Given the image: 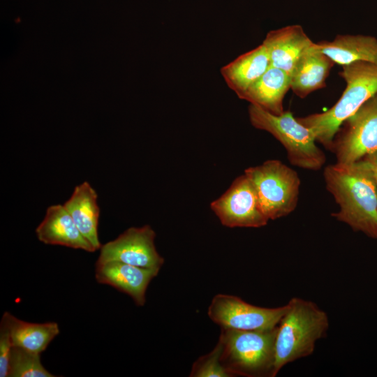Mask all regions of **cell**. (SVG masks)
I'll use <instances>...</instances> for the list:
<instances>
[{"mask_svg": "<svg viewBox=\"0 0 377 377\" xmlns=\"http://www.w3.org/2000/svg\"><path fill=\"white\" fill-rule=\"evenodd\" d=\"M323 177L339 207L332 216L353 230L377 239V185L367 161L362 158L329 165Z\"/></svg>", "mask_w": 377, "mask_h": 377, "instance_id": "6da1fadb", "label": "cell"}, {"mask_svg": "<svg viewBox=\"0 0 377 377\" xmlns=\"http://www.w3.org/2000/svg\"><path fill=\"white\" fill-rule=\"evenodd\" d=\"M276 327L272 377L286 364L311 355L329 329L327 313L314 302L292 297Z\"/></svg>", "mask_w": 377, "mask_h": 377, "instance_id": "7a4b0ae2", "label": "cell"}, {"mask_svg": "<svg viewBox=\"0 0 377 377\" xmlns=\"http://www.w3.org/2000/svg\"><path fill=\"white\" fill-rule=\"evenodd\" d=\"M341 66L339 75L346 86L338 101L325 112L297 118L330 150L342 124L377 94V66L358 61Z\"/></svg>", "mask_w": 377, "mask_h": 377, "instance_id": "3957f363", "label": "cell"}, {"mask_svg": "<svg viewBox=\"0 0 377 377\" xmlns=\"http://www.w3.org/2000/svg\"><path fill=\"white\" fill-rule=\"evenodd\" d=\"M276 327L259 331L221 328V359L232 376L272 377Z\"/></svg>", "mask_w": 377, "mask_h": 377, "instance_id": "277c9868", "label": "cell"}, {"mask_svg": "<svg viewBox=\"0 0 377 377\" xmlns=\"http://www.w3.org/2000/svg\"><path fill=\"white\" fill-rule=\"evenodd\" d=\"M248 112L253 127L269 133L285 147L292 165L310 170L323 168L326 157L316 145L314 134L295 118L290 110L276 115L250 104Z\"/></svg>", "mask_w": 377, "mask_h": 377, "instance_id": "5b68a950", "label": "cell"}, {"mask_svg": "<svg viewBox=\"0 0 377 377\" xmlns=\"http://www.w3.org/2000/svg\"><path fill=\"white\" fill-rule=\"evenodd\" d=\"M244 174L253 186L269 220L286 216L295 210L301 182L293 169L279 160H267L248 168Z\"/></svg>", "mask_w": 377, "mask_h": 377, "instance_id": "8992f818", "label": "cell"}, {"mask_svg": "<svg viewBox=\"0 0 377 377\" xmlns=\"http://www.w3.org/2000/svg\"><path fill=\"white\" fill-rule=\"evenodd\" d=\"M337 163L350 164L377 153V94L340 126L332 149Z\"/></svg>", "mask_w": 377, "mask_h": 377, "instance_id": "52a82bcc", "label": "cell"}, {"mask_svg": "<svg viewBox=\"0 0 377 377\" xmlns=\"http://www.w3.org/2000/svg\"><path fill=\"white\" fill-rule=\"evenodd\" d=\"M286 309V304L276 308L261 307L235 295L217 294L212 300L207 313L222 329L259 331L276 327Z\"/></svg>", "mask_w": 377, "mask_h": 377, "instance_id": "ba28073f", "label": "cell"}, {"mask_svg": "<svg viewBox=\"0 0 377 377\" xmlns=\"http://www.w3.org/2000/svg\"><path fill=\"white\" fill-rule=\"evenodd\" d=\"M210 207L221 223L229 228H260L269 221L245 174L237 177Z\"/></svg>", "mask_w": 377, "mask_h": 377, "instance_id": "9c48e42d", "label": "cell"}, {"mask_svg": "<svg viewBox=\"0 0 377 377\" xmlns=\"http://www.w3.org/2000/svg\"><path fill=\"white\" fill-rule=\"evenodd\" d=\"M155 237L156 233L149 225L129 228L101 246L96 263L115 261L160 270L164 259L156 249Z\"/></svg>", "mask_w": 377, "mask_h": 377, "instance_id": "30bf717a", "label": "cell"}, {"mask_svg": "<svg viewBox=\"0 0 377 377\" xmlns=\"http://www.w3.org/2000/svg\"><path fill=\"white\" fill-rule=\"evenodd\" d=\"M159 271L110 261L96 263L95 277L99 283L111 286L127 294L136 305L142 306L146 301L147 287Z\"/></svg>", "mask_w": 377, "mask_h": 377, "instance_id": "8fae6325", "label": "cell"}, {"mask_svg": "<svg viewBox=\"0 0 377 377\" xmlns=\"http://www.w3.org/2000/svg\"><path fill=\"white\" fill-rule=\"evenodd\" d=\"M266 47L270 66L290 75L296 63L313 42L299 24L269 31L262 43Z\"/></svg>", "mask_w": 377, "mask_h": 377, "instance_id": "7c38bea8", "label": "cell"}, {"mask_svg": "<svg viewBox=\"0 0 377 377\" xmlns=\"http://www.w3.org/2000/svg\"><path fill=\"white\" fill-rule=\"evenodd\" d=\"M36 233L38 240L46 244L60 245L87 252L96 251L80 232L64 205H54L47 209Z\"/></svg>", "mask_w": 377, "mask_h": 377, "instance_id": "4fadbf2b", "label": "cell"}, {"mask_svg": "<svg viewBox=\"0 0 377 377\" xmlns=\"http://www.w3.org/2000/svg\"><path fill=\"white\" fill-rule=\"evenodd\" d=\"M335 63L316 46L308 47L290 75V89L301 98L326 87V79Z\"/></svg>", "mask_w": 377, "mask_h": 377, "instance_id": "5bb4252c", "label": "cell"}, {"mask_svg": "<svg viewBox=\"0 0 377 377\" xmlns=\"http://www.w3.org/2000/svg\"><path fill=\"white\" fill-rule=\"evenodd\" d=\"M290 89V75L281 69L270 66L265 73L238 96V98L272 114L279 115L284 112L283 99Z\"/></svg>", "mask_w": 377, "mask_h": 377, "instance_id": "9a60e30c", "label": "cell"}, {"mask_svg": "<svg viewBox=\"0 0 377 377\" xmlns=\"http://www.w3.org/2000/svg\"><path fill=\"white\" fill-rule=\"evenodd\" d=\"M98 195L88 182L75 187L68 200L64 204L82 235L97 250L101 247L98 227L100 209Z\"/></svg>", "mask_w": 377, "mask_h": 377, "instance_id": "2e32d148", "label": "cell"}, {"mask_svg": "<svg viewBox=\"0 0 377 377\" xmlns=\"http://www.w3.org/2000/svg\"><path fill=\"white\" fill-rule=\"evenodd\" d=\"M269 66V54L262 43L223 66L221 73L228 87L238 96L260 78Z\"/></svg>", "mask_w": 377, "mask_h": 377, "instance_id": "e0dca14e", "label": "cell"}, {"mask_svg": "<svg viewBox=\"0 0 377 377\" xmlns=\"http://www.w3.org/2000/svg\"><path fill=\"white\" fill-rule=\"evenodd\" d=\"M316 44L337 64L343 66L361 61L377 66V38L374 36L337 35L332 40H323Z\"/></svg>", "mask_w": 377, "mask_h": 377, "instance_id": "ac0fdd59", "label": "cell"}, {"mask_svg": "<svg viewBox=\"0 0 377 377\" xmlns=\"http://www.w3.org/2000/svg\"><path fill=\"white\" fill-rule=\"evenodd\" d=\"M2 319L9 330L14 346L40 354L59 334L57 323H34L20 320L9 312Z\"/></svg>", "mask_w": 377, "mask_h": 377, "instance_id": "d6986e66", "label": "cell"}, {"mask_svg": "<svg viewBox=\"0 0 377 377\" xmlns=\"http://www.w3.org/2000/svg\"><path fill=\"white\" fill-rule=\"evenodd\" d=\"M8 377H54L43 366L40 354L13 346L9 360Z\"/></svg>", "mask_w": 377, "mask_h": 377, "instance_id": "ffe728a7", "label": "cell"}, {"mask_svg": "<svg viewBox=\"0 0 377 377\" xmlns=\"http://www.w3.org/2000/svg\"><path fill=\"white\" fill-rule=\"evenodd\" d=\"M221 346L218 342L209 353L200 357L193 364L191 377H232L231 373L223 364Z\"/></svg>", "mask_w": 377, "mask_h": 377, "instance_id": "44dd1931", "label": "cell"}, {"mask_svg": "<svg viewBox=\"0 0 377 377\" xmlns=\"http://www.w3.org/2000/svg\"><path fill=\"white\" fill-rule=\"evenodd\" d=\"M13 345L10 334L5 321L0 325V377H8L9 360Z\"/></svg>", "mask_w": 377, "mask_h": 377, "instance_id": "7402d4cb", "label": "cell"}, {"mask_svg": "<svg viewBox=\"0 0 377 377\" xmlns=\"http://www.w3.org/2000/svg\"><path fill=\"white\" fill-rule=\"evenodd\" d=\"M368 163L377 185V153L364 158Z\"/></svg>", "mask_w": 377, "mask_h": 377, "instance_id": "603a6c76", "label": "cell"}]
</instances>
